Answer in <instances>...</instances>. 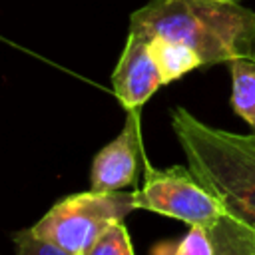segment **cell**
Segmentation results:
<instances>
[{
	"mask_svg": "<svg viewBox=\"0 0 255 255\" xmlns=\"http://www.w3.org/2000/svg\"><path fill=\"white\" fill-rule=\"evenodd\" d=\"M129 32L193 48L203 66L255 60V12L223 0H151L129 16Z\"/></svg>",
	"mask_w": 255,
	"mask_h": 255,
	"instance_id": "obj_1",
	"label": "cell"
},
{
	"mask_svg": "<svg viewBox=\"0 0 255 255\" xmlns=\"http://www.w3.org/2000/svg\"><path fill=\"white\" fill-rule=\"evenodd\" d=\"M171 128L187 167L225 207V213L255 227V131L213 128L185 108L171 110Z\"/></svg>",
	"mask_w": 255,
	"mask_h": 255,
	"instance_id": "obj_2",
	"label": "cell"
},
{
	"mask_svg": "<svg viewBox=\"0 0 255 255\" xmlns=\"http://www.w3.org/2000/svg\"><path fill=\"white\" fill-rule=\"evenodd\" d=\"M135 207L133 191H82L54 203L48 213L32 225V231L74 255L88 247L114 223L124 221Z\"/></svg>",
	"mask_w": 255,
	"mask_h": 255,
	"instance_id": "obj_3",
	"label": "cell"
},
{
	"mask_svg": "<svg viewBox=\"0 0 255 255\" xmlns=\"http://www.w3.org/2000/svg\"><path fill=\"white\" fill-rule=\"evenodd\" d=\"M135 207L165 217L179 219L187 225L213 227L225 207L199 183L189 167L173 165L167 169L145 167L143 187L135 189Z\"/></svg>",
	"mask_w": 255,
	"mask_h": 255,
	"instance_id": "obj_4",
	"label": "cell"
},
{
	"mask_svg": "<svg viewBox=\"0 0 255 255\" xmlns=\"http://www.w3.org/2000/svg\"><path fill=\"white\" fill-rule=\"evenodd\" d=\"M163 86L149 42L137 32L128 30L122 56L112 72V88L126 110H139Z\"/></svg>",
	"mask_w": 255,
	"mask_h": 255,
	"instance_id": "obj_5",
	"label": "cell"
},
{
	"mask_svg": "<svg viewBox=\"0 0 255 255\" xmlns=\"http://www.w3.org/2000/svg\"><path fill=\"white\" fill-rule=\"evenodd\" d=\"M139 110H128L124 129L92 161L90 189L120 191L135 181L139 161Z\"/></svg>",
	"mask_w": 255,
	"mask_h": 255,
	"instance_id": "obj_6",
	"label": "cell"
},
{
	"mask_svg": "<svg viewBox=\"0 0 255 255\" xmlns=\"http://www.w3.org/2000/svg\"><path fill=\"white\" fill-rule=\"evenodd\" d=\"M147 42L163 84H171L181 76H185L187 72L203 66L199 54L181 42L165 40V38H149Z\"/></svg>",
	"mask_w": 255,
	"mask_h": 255,
	"instance_id": "obj_7",
	"label": "cell"
},
{
	"mask_svg": "<svg viewBox=\"0 0 255 255\" xmlns=\"http://www.w3.org/2000/svg\"><path fill=\"white\" fill-rule=\"evenodd\" d=\"M213 241V255H255V227L225 213L207 229Z\"/></svg>",
	"mask_w": 255,
	"mask_h": 255,
	"instance_id": "obj_8",
	"label": "cell"
},
{
	"mask_svg": "<svg viewBox=\"0 0 255 255\" xmlns=\"http://www.w3.org/2000/svg\"><path fill=\"white\" fill-rule=\"evenodd\" d=\"M227 66L231 74V108L255 131V60L235 58Z\"/></svg>",
	"mask_w": 255,
	"mask_h": 255,
	"instance_id": "obj_9",
	"label": "cell"
},
{
	"mask_svg": "<svg viewBox=\"0 0 255 255\" xmlns=\"http://www.w3.org/2000/svg\"><path fill=\"white\" fill-rule=\"evenodd\" d=\"M153 255H213V241L205 227L189 225V231L177 243L155 245Z\"/></svg>",
	"mask_w": 255,
	"mask_h": 255,
	"instance_id": "obj_10",
	"label": "cell"
},
{
	"mask_svg": "<svg viewBox=\"0 0 255 255\" xmlns=\"http://www.w3.org/2000/svg\"><path fill=\"white\" fill-rule=\"evenodd\" d=\"M84 255H135L131 247V239L124 221L110 225Z\"/></svg>",
	"mask_w": 255,
	"mask_h": 255,
	"instance_id": "obj_11",
	"label": "cell"
},
{
	"mask_svg": "<svg viewBox=\"0 0 255 255\" xmlns=\"http://www.w3.org/2000/svg\"><path fill=\"white\" fill-rule=\"evenodd\" d=\"M14 255H74L52 241L40 239L32 227L14 233Z\"/></svg>",
	"mask_w": 255,
	"mask_h": 255,
	"instance_id": "obj_12",
	"label": "cell"
},
{
	"mask_svg": "<svg viewBox=\"0 0 255 255\" xmlns=\"http://www.w3.org/2000/svg\"><path fill=\"white\" fill-rule=\"evenodd\" d=\"M223 2H241V0H223Z\"/></svg>",
	"mask_w": 255,
	"mask_h": 255,
	"instance_id": "obj_13",
	"label": "cell"
}]
</instances>
